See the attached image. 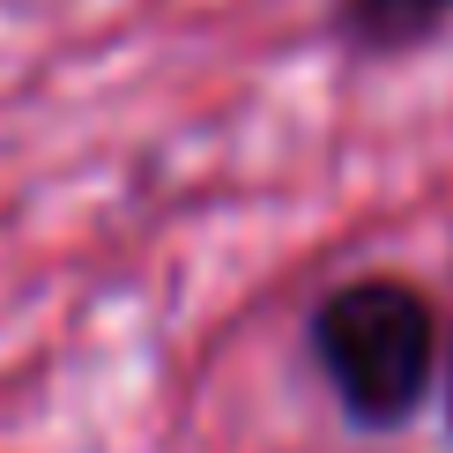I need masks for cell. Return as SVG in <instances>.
Returning <instances> with one entry per match:
<instances>
[{
	"mask_svg": "<svg viewBox=\"0 0 453 453\" xmlns=\"http://www.w3.org/2000/svg\"><path fill=\"white\" fill-rule=\"evenodd\" d=\"M312 357L349 424L394 431L424 409L439 372V319L424 290L394 275H357L312 305Z\"/></svg>",
	"mask_w": 453,
	"mask_h": 453,
	"instance_id": "1",
	"label": "cell"
},
{
	"mask_svg": "<svg viewBox=\"0 0 453 453\" xmlns=\"http://www.w3.org/2000/svg\"><path fill=\"white\" fill-rule=\"evenodd\" d=\"M453 15V0H342V37L357 52H409Z\"/></svg>",
	"mask_w": 453,
	"mask_h": 453,
	"instance_id": "2",
	"label": "cell"
}]
</instances>
